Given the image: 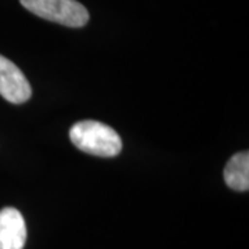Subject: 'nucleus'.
I'll use <instances>...</instances> for the list:
<instances>
[{
    "label": "nucleus",
    "instance_id": "f257e3e1",
    "mask_svg": "<svg viewBox=\"0 0 249 249\" xmlns=\"http://www.w3.org/2000/svg\"><path fill=\"white\" fill-rule=\"evenodd\" d=\"M73 145L83 152L96 157H115L122 150V139L115 130L97 121H82L70 130Z\"/></svg>",
    "mask_w": 249,
    "mask_h": 249
},
{
    "label": "nucleus",
    "instance_id": "f03ea898",
    "mask_svg": "<svg viewBox=\"0 0 249 249\" xmlns=\"http://www.w3.org/2000/svg\"><path fill=\"white\" fill-rule=\"evenodd\" d=\"M35 16L65 27L80 28L88 24L89 11L76 0H19Z\"/></svg>",
    "mask_w": 249,
    "mask_h": 249
},
{
    "label": "nucleus",
    "instance_id": "7ed1b4c3",
    "mask_svg": "<svg viewBox=\"0 0 249 249\" xmlns=\"http://www.w3.org/2000/svg\"><path fill=\"white\" fill-rule=\"evenodd\" d=\"M31 94V85L22 71L9 58L0 55V96L13 104H22Z\"/></svg>",
    "mask_w": 249,
    "mask_h": 249
},
{
    "label": "nucleus",
    "instance_id": "20e7f679",
    "mask_svg": "<svg viewBox=\"0 0 249 249\" xmlns=\"http://www.w3.org/2000/svg\"><path fill=\"white\" fill-rule=\"evenodd\" d=\"M27 240V226L16 208L0 211V249H22Z\"/></svg>",
    "mask_w": 249,
    "mask_h": 249
},
{
    "label": "nucleus",
    "instance_id": "39448f33",
    "mask_svg": "<svg viewBox=\"0 0 249 249\" xmlns=\"http://www.w3.org/2000/svg\"><path fill=\"white\" fill-rule=\"evenodd\" d=\"M224 180L235 191H248L249 188V154L238 152L227 162L224 168Z\"/></svg>",
    "mask_w": 249,
    "mask_h": 249
}]
</instances>
